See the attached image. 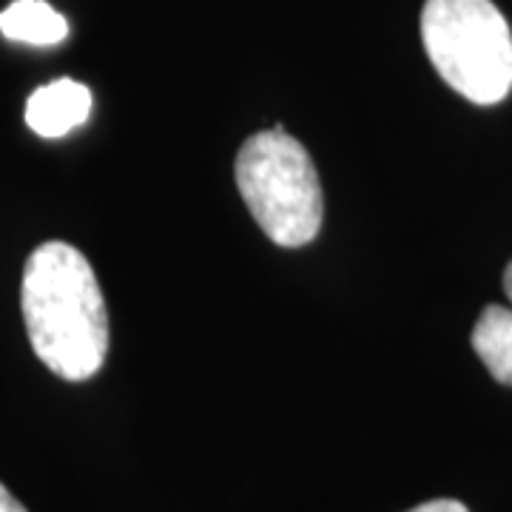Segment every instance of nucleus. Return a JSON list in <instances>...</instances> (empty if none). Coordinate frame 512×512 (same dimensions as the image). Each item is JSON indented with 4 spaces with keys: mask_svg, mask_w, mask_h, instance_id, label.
I'll use <instances>...</instances> for the list:
<instances>
[{
    "mask_svg": "<svg viewBox=\"0 0 512 512\" xmlns=\"http://www.w3.org/2000/svg\"><path fill=\"white\" fill-rule=\"evenodd\" d=\"M20 308L37 359L66 382H86L109 353V313L89 259L52 239L26 259Z\"/></svg>",
    "mask_w": 512,
    "mask_h": 512,
    "instance_id": "obj_1",
    "label": "nucleus"
},
{
    "mask_svg": "<svg viewBox=\"0 0 512 512\" xmlns=\"http://www.w3.org/2000/svg\"><path fill=\"white\" fill-rule=\"evenodd\" d=\"M237 185L265 237L282 248H302L322 228V183L311 154L274 126L245 140L237 154Z\"/></svg>",
    "mask_w": 512,
    "mask_h": 512,
    "instance_id": "obj_2",
    "label": "nucleus"
},
{
    "mask_svg": "<svg viewBox=\"0 0 512 512\" xmlns=\"http://www.w3.org/2000/svg\"><path fill=\"white\" fill-rule=\"evenodd\" d=\"M421 40L441 80L478 106L512 89V32L493 0H427Z\"/></svg>",
    "mask_w": 512,
    "mask_h": 512,
    "instance_id": "obj_3",
    "label": "nucleus"
},
{
    "mask_svg": "<svg viewBox=\"0 0 512 512\" xmlns=\"http://www.w3.org/2000/svg\"><path fill=\"white\" fill-rule=\"evenodd\" d=\"M89 114H92V92L69 77L40 86L26 103V123L46 140L66 137L69 131L83 126Z\"/></svg>",
    "mask_w": 512,
    "mask_h": 512,
    "instance_id": "obj_4",
    "label": "nucleus"
},
{
    "mask_svg": "<svg viewBox=\"0 0 512 512\" xmlns=\"http://www.w3.org/2000/svg\"><path fill=\"white\" fill-rule=\"evenodd\" d=\"M0 32L29 46H57L69 37V23L46 0H15L0 12Z\"/></svg>",
    "mask_w": 512,
    "mask_h": 512,
    "instance_id": "obj_5",
    "label": "nucleus"
},
{
    "mask_svg": "<svg viewBox=\"0 0 512 512\" xmlns=\"http://www.w3.org/2000/svg\"><path fill=\"white\" fill-rule=\"evenodd\" d=\"M473 348L495 382L512 387V311L490 305L473 328Z\"/></svg>",
    "mask_w": 512,
    "mask_h": 512,
    "instance_id": "obj_6",
    "label": "nucleus"
},
{
    "mask_svg": "<svg viewBox=\"0 0 512 512\" xmlns=\"http://www.w3.org/2000/svg\"><path fill=\"white\" fill-rule=\"evenodd\" d=\"M410 512H467V507L461 501H453V498H439V501H427V504H421Z\"/></svg>",
    "mask_w": 512,
    "mask_h": 512,
    "instance_id": "obj_7",
    "label": "nucleus"
},
{
    "mask_svg": "<svg viewBox=\"0 0 512 512\" xmlns=\"http://www.w3.org/2000/svg\"><path fill=\"white\" fill-rule=\"evenodd\" d=\"M0 512H26V507L3 484H0Z\"/></svg>",
    "mask_w": 512,
    "mask_h": 512,
    "instance_id": "obj_8",
    "label": "nucleus"
},
{
    "mask_svg": "<svg viewBox=\"0 0 512 512\" xmlns=\"http://www.w3.org/2000/svg\"><path fill=\"white\" fill-rule=\"evenodd\" d=\"M504 291H507V296L512 299V262L507 265V274H504Z\"/></svg>",
    "mask_w": 512,
    "mask_h": 512,
    "instance_id": "obj_9",
    "label": "nucleus"
}]
</instances>
